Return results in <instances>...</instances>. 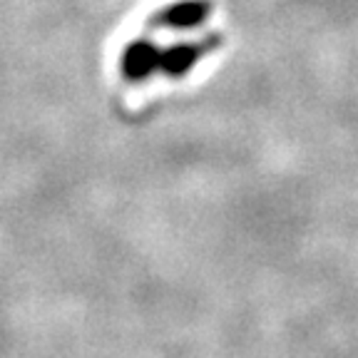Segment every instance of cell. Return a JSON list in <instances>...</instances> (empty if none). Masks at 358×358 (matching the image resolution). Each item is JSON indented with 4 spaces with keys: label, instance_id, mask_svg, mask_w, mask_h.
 I'll use <instances>...</instances> for the list:
<instances>
[{
    "label": "cell",
    "instance_id": "3",
    "mask_svg": "<svg viewBox=\"0 0 358 358\" xmlns=\"http://www.w3.org/2000/svg\"><path fill=\"white\" fill-rule=\"evenodd\" d=\"M159 52L162 48L147 38H137L124 48L122 60H120V70L129 83H142L150 75L159 70Z\"/></svg>",
    "mask_w": 358,
    "mask_h": 358
},
{
    "label": "cell",
    "instance_id": "1",
    "mask_svg": "<svg viewBox=\"0 0 358 358\" xmlns=\"http://www.w3.org/2000/svg\"><path fill=\"white\" fill-rule=\"evenodd\" d=\"M219 45H222V35H209V38L201 40H189V43L167 45L159 52V73H164L167 78H185L201 57L214 52Z\"/></svg>",
    "mask_w": 358,
    "mask_h": 358
},
{
    "label": "cell",
    "instance_id": "2",
    "mask_svg": "<svg viewBox=\"0 0 358 358\" xmlns=\"http://www.w3.org/2000/svg\"><path fill=\"white\" fill-rule=\"evenodd\" d=\"M212 15V3L209 0H177L172 6L162 8L150 20L152 28L167 30H194L209 20Z\"/></svg>",
    "mask_w": 358,
    "mask_h": 358
}]
</instances>
